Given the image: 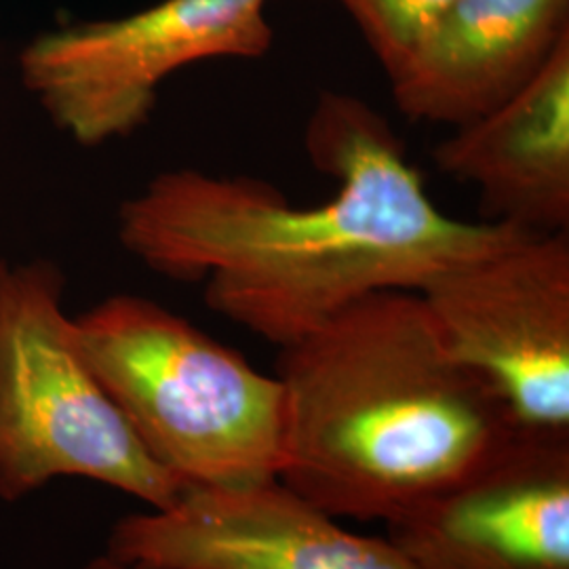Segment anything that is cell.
Returning <instances> with one entry per match:
<instances>
[{
	"mask_svg": "<svg viewBox=\"0 0 569 569\" xmlns=\"http://www.w3.org/2000/svg\"><path fill=\"white\" fill-rule=\"evenodd\" d=\"M305 146L338 182L327 203H289L260 178L167 171L121 204L122 247L171 281L204 283L213 312L281 348L361 298L420 293L528 234L443 213L387 119L357 96L323 91Z\"/></svg>",
	"mask_w": 569,
	"mask_h": 569,
	"instance_id": "1",
	"label": "cell"
},
{
	"mask_svg": "<svg viewBox=\"0 0 569 569\" xmlns=\"http://www.w3.org/2000/svg\"><path fill=\"white\" fill-rule=\"evenodd\" d=\"M279 481L327 515L390 521L521 432L416 291H378L279 348Z\"/></svg>",
	"mask_w": 569,
	"mask_h": 569,
	"instance_id": "2",
	"label": "cell"
},
{
	"mask_svg": "<svg viewBox=\"0 0 569 569\" xmlns=\"http://www.w3.org/2000/svg\"><path fill=\"white\" fill-rule=\"evenodd\" d=\"M72 331L146 451L183 486L279 479L284 395L277 376L142 296L106 298L74 317Z\"/></svg>",
	"mask_w": 569,
	"mask_h": 569,
	"instance_id": "3",
	"label": "cell"
},
{
	"mask_svg": "<svg viewBox=\"0 0 569 569\" xmlns=\"http://www.w3.org/2000/svg\"><path fill=\"white\" fill-rule=\"evenodd\" d=\"M49 262H0V498L82 477L164 509L182 481L142 446L74 340Z\"/></svg>",
	"mask_w": 569,
	"mask_h": 569,
	"instance_id": "4",
	"label": "cell"
},
{
	"mask_svg": "<svg viewBox=\"0 0 569 569\" xmlns=\"http://www.w3.org/2000/svg\"><path fill=\"white\" fill-rule=\"evenodd\" d=\"M266 2L161 0L119 20L63 26L21 51V82L74 142L127 138L183 66L266 56L274 41Z\"/></svg>",
	"mask_w": 569,
	"mask_h": 569,
	"instance_id": "5",
	"label": "cell"
},
{
	"mask_svg": "<svg viewBox=\"0 0 569 569\" xmlns=\"http://www.w3.org/2000/svg\"><path fill=\"white\" fill-rule=\"evenodd\" d=\"M449 352L526 432L569 435V230L521 234L420 291Z\"/></svg>",
	"mask_w": 569,
	"mask_h": 569,
	"instance_id": "6",
	"label": "cell"
},
{
	"mask_svg": "<svg viewBox=\"0 0 569 569\" xmlns=\"http://www.w3.org/2000/svg\"><path fill=\"white\" fill-rule=\"evenodd\" d=\"M108 555L161 569H418L388 538L348 531L279 479L186 486L169 507L119 519Z\"/></svg>",
	"mask_w": 569,
	"mask_h": 569,
	"instance_id": "7",
	"label": "cell"
},
{
	"mask_svg": "<svg viewBox=\"0 0 569 569\" xmlns=\"http://www.w3.org/2000/svg\"><path fill=\"white\" fill-rule=\"evenodd\" d=\"M387 531L418 569H569V435L517 432Z\"/></svg>",
	"mask_w": 569,
	"mask_h": 569,
	"instance_id": "8",
	"label": "cell"
},
{
	"mask_svg": "<svg viewBox=\"0 0 569 569\" xmlns=\"http://www.w3.org/2000/svg\"><path fill=\"white\" fill-rule=\"evenodd\" d=\"M569 39V0H453L390 79L416 121L465 124L523 89Z\"/></svg>",
	"mask_w": 569,
	"mask_h": 569,
	"instance_id": "9",
	"label": "cell"
},
{
	"mask_svg": "<svg viewBox=\"0 0 569 569\" xmlns=\"http://www.w3.org/2000/svg\"><path fill=\"white\" fill-rule=\"evenodd\" d=\"M435 163L479 190L489 222L569 230V39L507 102L458 124Z\"/></svg>",
	"mask_w": 569,
	"mask_h": 569,
	"instance_id": "10",
	"label": "cell"
},
{
	"mask_svg": "<svg viewBox=\"0 0 569 569\" xmlns=\"http://www.w3.org/2000/svg\"><path fill=\"white\" fill-rule=\"evenodd\" d=\"M357 23L369 49L392 79L411 58L430 26L453 0H329Z\"/></svg>",
	"mask_w": 569,
	"mask_h": 569,
	"instance_id": "11",
	"label": "cell"
},
{
	"mask_svg": "<svg viewBox=\"0 0 569 569\" xmlns=\"http://www.w3.org/2000/svg\"><path fill=\"white\" fill-rule=\"evenodd\" d=\"M84 569H161L154 566H146V563H136V561H119L114 557H110L108 552L103 557L93 559Z\"/></svg>",
	"mask_w": 569,
	"mask_h": 569,
	"instance_id": "12",
	"label": "cell"
}]
</instances>
